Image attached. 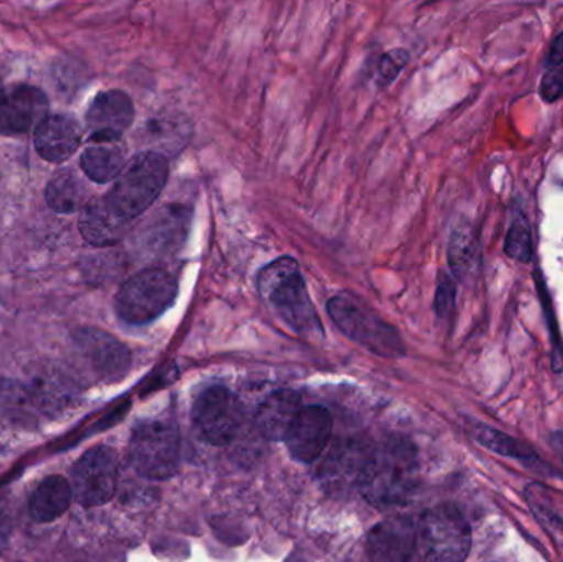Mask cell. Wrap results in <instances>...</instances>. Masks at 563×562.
Masks as SVG:
<instances>
[{"label": "cell", "instance_id": "cell-1", "mask_svg": "<svg viewBox=\"0 0 563 562\" xmlns=\"http://www.w3.org/2000/svg\"><path fill=\"white\" fill-rule=\"evenodd\" d=\"M257 293L277 317L305 339H321L323 323L308 294L300 264L290 256L277 257L257 274Z\"/></svg>", "mask_w": 563, "mask_h": 562}, {"label": "cell", "instance_id": "cell-2", "mask_svg": "<svg viewBox=\"0 0 563 562\" xmlns=\"http://www.w3.org/2000/svg\"><path fill=\"white\" fill-rule=\"evenodd\" d=\"M419 482L416 448L406 439H390L371 452L361 475L363 497L377 508L404 505Z\"/></svg>", "mask_w": 563, "mask_h": 562}, {"label": "cell", "instance_id": "cell-3", "mask_svg": "<svg viewBox=\"0 0 563 562\" xmlns=\"http://www.w3.org/2000/svg\"><path fill=\"white\" fill-rule=\"evenodd\" d=\"M168 174L170 167L167 157L154 151L141 152L128 162L115 178L104 197L106 203L122 221L132 224L161 197Z\"/></svg>", "mask_w": 563, "mask_h": 562}, {"label": "cell", "instance_id": "cell-4", "mask_svg": "<svg viewBox=\"0 0 563 562\" xmlns=\"http://www.w3.org/2000/svg\"><path fill=\"white\" fill-rule=\"evenodd\" d=\"M328 316L347 339L384 359L404 355L399 332L354 294L340 293L327 302Z\"/></svg>", "mask_w": 563, "mask_h": 562}, {"label": "cell", "instance_id": "cell-5", "mask_svg": "<svg viewBox=\"0 0 563 562\" xmlns=\"http://www.w3.org/2000/svg\"><path fill=\"white\" fill-rule=\"evenodd\" d=\"M177 296V277L162 267H148L122 284L115 296V313L129 326H147L164 316Z\"/></svg>", "mask_w": 563, "mask_h": 562}, {"label": "cell", "instance_id": "cell-6", "mask_svg": "<svg viewBox=\"0 0 563 562\" xmlns=\"http://www.w3.org/2000/svg\"><path fill=\"white\" fill-rule=\"evenodd\" d=\"M417 544L427 562H465L472 548V530L459 508L439 505L423 515Z\"/></svg>", "mask_w": 563, "mask_h": 562}, {"label": "cell", "instance_id": "cell-7", "mask_svg": "<svg viewBox=\"0 0 563 562\" xmlns=\"http://www.w3.org/2000/svg\"><path fill=\"white\" fill-rule=\"evenodd\" d=\"M129 458L142 477L167 481L180 465V434L170 422L147 421L132 432Z\"/></svg>", "mask_w": 563, "mask_h": 562}, {"label": "cell", "instance_id": "cell-8", "mask_svg": "<svg viewBox=\"0 0 563 562\" xmlns=\"http://www.w3.org/2000/svg\"><path fill=\"white\" fill-rule=\"evenodd\" d=\"M195 429L205 442L227 445L233 442L243 422V408L236 396L224 386L205 389L191 409Z\"/></svg>", "mask_w": 563, "mask_h": 562}, {"label": "cell", "instance_id": "cell-9", "mask_svg": "<svg viewBox=\"0 0 563 562\" xmlns=\"http://www.w3.org/2000/svg\"><path fill=\"white\" fill-rule=\"evenodd\" d=\"M119 459L114 449L98 445L86 452L73 469V497L82 507H101L115 494Z\"/></svg>", "mask_w": 563, "mask_h": 562}, {"label": "cell", "instance_id": "cell-10", "mask_svg": "<svg viewBox=\"0 0 563 562\" xmlns=\"http://www.w3.org/2000/svg\"><path fill=\"white\" fill-rule=\"evenodd\" d=\"M134 102L119 89L102 91L92 99L86 112L88 122L89 141L95 142H118L122 134L131 128L134 122Z\"/></svg>", "mask_w": 563, "mask_h": 562}, {"label": "cell", "instance_id": "cell-11", "mask_svg": "<svg viewBox=\"0 0 563 562\" xmlns=\"http://www.w3.org/2000/svg\"><path fill=\"white\" fill-rule=\"evenodd\" d=\"M48 114V98L35 86L20 85L0 96V134L22 135Z\"/></svg>", "mask_w": 563, "mask_h": 562}, {"label": "cell", "instance_id": "cell-12", "mask_svg": "<svg viewBox=\"0 0 563 562\" xmlns=\"http://www.w3.org/2000/svg\"><path fill=\"white\" fill-rule=\"evenodd\" d=\"M333 421L330 412L320 406L301 408L288 431L285 442L291 458L298 462L317 461L330 444Z\"/></svg>", "mask_w": 563, "mask_h": 562}, {"label": "cell", "instance_id": "cell-13", "mask_svg": "<svg viewBox=\"0 0 563 562\" xmlns=\"http://www.w3.org/2000/svg\"><path fill=\"white\" fill-rule=\"evenodd\" d=\"M190 210L180 203L161 208L142 231V250L154 257L178 253L187 241Z\"/></svg>", "mask_w": 563, "mask_h": 562}, {"label": "cell", "instance_id": "cell-14", "mask_svg": "<svg viewBox=\"0 0 563 562\" xmlns=\"http://www.w3.org/2000/svg\"><path fill=\"white\" fill-rule=\"evenodd\" d=\"M75 339L91 368L102 379L114 382L128 373L131 353L114 337L98 329H82Z\"/></svg>", "mask_w": 563, "mask_h": 562}, {"label": "cell", "instance_id": "cell-15", "mask_svg": "<svg viewBox=\"0 0 563 562\" xmlns=\"http://www.w3.org/2000/svg\"><path fill=\"white\" fill-rule=\"evenodd\" d=\"M417 548V528L407 517L380 521L367 537V554L373 562H409Z\"/></svg>", "mask_w": 563, "mask_h": 562}, {"label": "cell", "instance_id": "cell-16", "mask_svg": "<svg viewBox=\"0 0 563 562\" xmlns=\"http://www.w3.org/2000/svg\"><path fill=\"white\" fill-rule=\"evenodd\" d=\"M81 144V128L66 114L46 115L35 129V148L40 157L59 164L71 157Z\"/></svg>", "mask_w": 563, "mask_h": 562}, {"label": "cell", "instance_id": "cell-17", "mask_svg": "<svg viewBox=\"0 0 563 562\" xmlns=\"http://www.w3.org/2000/svg\"><path fill=\"white\" fill-rule=\"evenodd\" d=\"M82 238L92 246L106 247L118 244L131 224L122 221L106 203L104 198L88 201L81 208L78 220Z\"/></svg>", "mask_w": 563, "mask_h": 562}, {"label": "cell", "instance_id": "cell-18", "mask_svg": "<svg viewBox=\"0 0 563 562\" xmlns=\"http://www.w3.org/2000/svg\"><path fill=\"white\" fill-rule=\"evenodd\" d=\"M371 449L364 442L346 441L341 442L336 449L330 452L321 475L327 484L336 488H346L351 485H360L361 475L371 458Z\"/></svg>", "mask_w": 563, "mask_h": 562}, {"label": "cell", "instance_id": "cell-19", "mask_svg": "<svg viewBox=\"0 0 563 562\" xmlns=\"http://www.w3.org/2000/svg\"><path fill=\"white\" fill-rule=\"evenodd\" d=\"M300 396L291 389L273 393L257 411V426L271 441H285L298 412Z\"/></svg>", "mask_w": 563, "mask_h": 562}, {"label": "cell", "instance_id": "cell-20", "mask_svg": "<svg viewBox=\"0 0 563 562\" xmlns=\"http://www.w3.org/2000/svg\"><path fill=\"white\" fill-rule=\"evenodd\" d=\"M71 484L65 477L45 478L30 497V517L38 524H49L65 515L73 500Z\"/></svg>", "mask_w": 563, "mask_h": 562}, {"label": "cell", "instance_id": "cell-21", "mask_svg": "<svg viewBox=\"0 0 563 562\" xmlns=\"http://www.w3.org/2000/svg\"><path fill=\"white\" fill-rule=\"evenodd\" d=\"M125 165H128V158L121 141L95 142L81 155L82 172L96 184H109L115 180Z\"/></svg>", "mask_w": 563, "mask_h": 562}, {"label": "cell", "instance_id": "cell-22", "mask_svg": "<svg viewBox=\"0 0 563 562\" xmlns=\"http://www.w3.org/2000/svg\"><path fill=\"white\" fill-rule=\"evenodd\" d=\"M86 190L73 172L63 170L49 180L46 187V203L56 213L71 214L85 207Z\"/></svg>", "mask_w": 563, "mask_h": 562}, {"label": "cell", "instance_id": "cell-23", "mask_svg": "<svg viewBox=\"0 0 563 562\" xmlns=\"http://www.w3.org/2000/svg\"><path fill=\"white\" fill-rule=\"evenodd\" d=\"M449 261L459 279H466L472 274L476 263V243L470 228L459 227L453 231L449 244Z\"/></svg>", "mask_w": 563, "mask_h": 562}, {"label": "cell", "instance_id": "cell-24", "mask_svg": "<svg viewBox=\"0 0 563 562\" xmlns=\"http://www.w3.org/2000/svg\"><path fill=\"white\" fill-rule=\"evenodd\" d=\"M148 132L161 144H165V152L175 155L187 144L191 135V128L187 118L170 115V118H158L148 122Z\"/></svg>", "mask_w": 563, "mask_h": 562}, {"label": "cell", "instance_id": "cell-25", "mask_svg": "<svg viewBox=\"0 0 563 562\" xmlns=\"http://www.w3.org/2000/svg\"><path fill=\"white\" fill-rule=\"evenodd\" d=\"M506 253L521 263H528L532 256V240L529 233L528 223L525 218L519 214L512 221V227L509 228L508 238H506Z\"/></svg>", "mask_w": 563, "mask_h": 562}, {"label": "cell", "instance_id": "cell-26", "mask_svg": "<svg viewBox=\"0 0 563 562\" xmlns=\"http://www.w3.org/2000/svg\"><path fill=\"white\" fill-rule=\"evenodd\" d=\"M407 63H409V53L406 49L397 48L384 53L380 56L379 63H377V86L379 88H387V86L393 85L397 76L406 68Z\"/></svg>", "mask_w": 563, "mask_h": 562}, {"label": "cell", "instance_id": "cell-27", "mask_svg": "<svg viewBox=\"0 0 563 562\" xmlns=\"http://www.w3.org/2000/svg\"><path fill=\"white\" fill-rule=\"evenodd\" d=\"M475 436L479 444L486 445V448L492 449V451L501 452V454L506 455L512 454V458H519V454H521L518 442L499 434V432L493 431V429H478Z\"/></svg>", "mask_w": 563, "mask_h": 562}, {"label": "cell", "instance_id": "cell-28", "mask_svg": "<svg viewBox=\"0 0 563 562\" xmlns=\"http://www.w3.org/2000/svg\"><path fill=\"white\" fill-rule=\"evenodd\" d=\"M456 286L455 280L446 274H440L439 286L435 294V310L439 317H446L455 306Z\"/></svg>", "mask_w": 563, "mask_h": 562}, {"label": "cell", "instance_id": "cell-29", "mask_svg": "<svg viewBox=\"0 0 563 562\" xmlns=\"http://www.w3.org/2000/svg\"><path fill=\"white\" fill-rule=\"evenodd\" d=\"M542 98L548 102L558 101L563 96V65L552 66L541 82Z\"/></svg>", "mask_w": 563, "mask_h": 562}, {"label": "cell", "instance_id": "cell-30", "mask_svg": "<svg viewBox=\"0 0 563 562\" xmlns=\"http://www.w3.org/2000/svg\"><path fill=\"white\" fill-rule=\"evenodd\" d=\"M548 65L549 68L563 65V33L555 38L554 45H552L551 53H549Z\"/></svg>", "mask_w": 563, "mask_h": 562}, {"label": "cell", "instance_id": "cell-31", "mask_svg": "<svg viewBox=\"0 0 563 562\" xmlns=\"http://www.w3.org/2000/svg\"><path fill=\"white\" fill-rule=\"evenodd\" d=\"M10 533H12V530H10L9 518H7V515L0 510V554L3 553L7 544H9Z\"/></svg>", "mask_w": 563, "mask_h": 562}, {"label": "cell", "instance_id": "cell-32", "mask_svg": "<svg viewBox=\"0 0 563 562\" xmlns=\"http://www.w3.org/2000/svg\"><path fill=\"white\" fill-rule=\"evenodd\" d=\"M0 92H2V82H0ZM2 96V95H0Z\"/></svg>", "mask_w": 563, "mask_h": 562}]
</instances>
